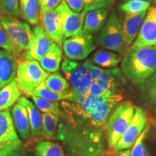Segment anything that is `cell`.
<instances>
[{"instance_id": "5", "label": "cell", "mask_w": 156, "mask_h": 156, "mask_svg": "<svg viewBox=\"0 0 156 156\" xmlns=\"http://www.w3.org/2000/svg\"><path fill=\"white\" fill-rule=\"evenodd\" d=\"M95 44L105 49L114 51L124 56L127 51L124 45L122 28L116 10H113L108 16L106 25L94 41Z\"/></svg>"}, {"instance_id": "8", "label": "cell", "mask_w": 156, "mask_h": 156, "mask_svg": "<svg viewBox=\"0 0 156 156\" xmlns=\"http://www.w3.org/2000/svg\"><path fill=\"white\" fill-rule=\"evenodd\" d=\"M96 48L93 35L84 32L80 36L65 38L62 44L66 58L73 61L86 59Z\"/></svg>"}, {"instance_id": "46", "label": "cell", "mask_w": 156, "mask_h": 156, "mask_svg": "<svg viewBox=\"0 0 156 156\" xmlns=\"http://www.w3.org/2000/svg\"><path fill=\"white\" fill-rule=\"evenodd\" d=\"M153 3L156 5V0H153Z\"/></svg>"}, {"instance_id": "21", "label": "cell", "mask_w": 156, "mask_h": 156, "mask_svg": "<svg viewBox=\"0 0 156 156\" xmlns=\"http://www.w3.org/2000/svg\"><path fill=\"white\" fill-rule=\"evenodd\" d=\"M22 96V92L17 86L16 80L12 81L0 90V112L10 109Z\"/></svg>"}, {"instance_id": "45", "label": "cell", "mask_w": 156, "mask_h": 156, "mask_svg": "<svg viewBox=\"0 0 156 156\" xmlns=\"http://www.w3.org/2000/svg\"><path fill=\"white\" fill-rule=\"evenodd\" d=\"M90 156H105L104 154H103V155H90Z\"/></svg>"}, {"instance_id": "12", "label": "cell", "mask_w": 156, "mask_h": 156, "mask_svg": "<svg viewBox=\"0 0 156 156\" xmlns=\"http://www.w3.org/2000/svg\"><path fill=\"white\" fill-rule=\"evenodd\" d=\"M156 44V7H150L146 12L135 40L129 47L136 49Z\"/></svg>"}, {"instance_id": "24", "label": "cell", "mask_w": 156, "mask_h": 156, "mask_svg": "<svg viewBox=\"0 0 156 156\" xmlns=\"http://www.w3.org/2000/svg\"><path fill=\"white\" fill-rule=\"evenodd\" d=\"M41 140H56L59 116L50 113H42Z\"/></svg>"}, {"instance_id": "48", "label": "cell", "mask_w": 156, "mask_h": 156, "mask_svg": "<svg viewBox=\"0 0 156 156\" xmlns=\"http://www.w3.org/2000/svg\"><path fill=\"white\" fill-rule=\"evenodd\" d=\"M155 46H156V44H155Z\"/></svg>"}, {"instance_id": "10", "label": "cell", "mask_w": 156, "mask_h": 156, "mask_svg": "<svg viewBox=\"0 0 156 156\" xmlns=\"http://www.w3.org/2000/svg\"><path fill=\"white\" fill-rule=\"evenodd\" d=\"M62 22L64 39L80 36L83 33V22L85 14L75 12L68 7L64 0L55 9Z\"/></svg>"}, {"instance_id": "9", "label": "cell", "mask_w": 156, "mask_h": 156, "mask_svg": "<svg viewBox=\"0 0 156 156\" xmlns=\"http://www.w3.org/2000/svg\"><path fill=\"white\" fill-rule=\"evenodd\" d=\"M147 122V115L143 108L140 106H136L133 118L124 134L115 145L114 153L122 150L129 149L145 129Z\"/></svg>"}, {"instance_id": "23", "label": "cell", "mask_w": 156, "mask_h": 156, "mask_svg": "<svg viewBox=\"0 0 156 156\" xmlns=\"http://www.w3.org/2000/svg\"><path fill=\"white\" fill-rule=\"evenodd\" d=\"M21 17L31 25H37L40 17L39 0H20Z\"/></svg>"}, {"instance_id": "43", "label": "cell", "mask_w": 156, "mask_h": 156, "mask_svg": "<svg viewBox=\"0 0 156 156\" xmlns=\"http://www.w3.org/2000/svg\"><path fill=\"white\" fill-rule=\"evenodd\" d=\"M3 87H4L3 84H2V82H1V80H0V90H1L2 88Z\"/></svg>"}, {"instance_id": "4", "label": "cell", "mask_w": 156, "mask_h": 156, "mask_svg": "<svg viewBox=\"0 0 156 156\" xmlns=\"http://www.w3.org/2000/svg\"><path fill=\"white\" fill-rule=\"evenodd\" d=\"M134 105L129 101L119 103L111 113L106 125V140L108 154L114 153L115 145L129 125L135 111Z\"/></svg>"}, {"instance_id": "6", "label": "cell", "mask_w": 156, "mask_h": 156, "mask_svg": "<svg viewBox=\"0 0 156 156\" xmlns=\"http://www.w3.org/2000/svg\"><path fill=\"white\" fill-rule=\"evenodd\" d=\"M48 73L35 60L17 61L16 80L20 90L27 95L46 79Z\"/></svg>"}, {"instance_id": "16", "label": "cell", "mask_w": 156, "mask_h": 156, "mask_svg": "<svg viewBox=\"0 0 156 156\" xmlns=\"http://www.w3.org/2000/svg\"><path fill=\"white\" fill-rule=\"evenodd\" d=\"M12 115L19 137L27 144L30 141L31 134L30 122L26 108L17 101L12 108Z\"/></svg>"}, {"instance_id": "11", "label": "cell", "mask_w": 156, "mask_h": 156, "mask_svg": "<svg viewBox=\"0 0 156 156\" xmlns=\"http://www.w3.org/2000/svg\"><path fill=\"white\" fill-rule=\"evenodd\" d=\"M33 38L29 47L20 56L19 60H35L38 62L46 55L54 42L40 24H37L33 28Z\"/></svg>"}, {"instance_id": "33", "label": "cell", "mask_w": 156, "mask_h": 156, "mask_svg": "<svg viewBox=\"0 0 156 156\" xmlns=\"http://www.w3.org/2000/svg\"><path fill=\"white\" fill-rule=\"evenodd\" d=\"M20 0H0V12L22 18L20 12Z\"/></svg>"}, {"instance_id": "30", "label": "cell", "mask_w": 156, "mask_h": 156, "mask_svg": "<svg viewBox=\"0 0 156 156\" xmlns=\"http://www.w3.org/2000/svg\"><path fill=\"white\" fill-rule=\"evenodd\" d=\"M30 98L37 108L42 113H50L57 115L58 116L61 114V108L58 102H52L36 96H31Z\"/></svg>"}, {"instance_id": "41", "label": "cell", "mask_w": 156, "mask_h": 156, "mask_svg": "<svg viewBox=\"0 0 156 156\" xmlns=\"http://www.w3.org/2000/svg\"><path fill=\"white\" fill-rule=\"evenodd\" d=\"M130 153H131V150L126 149L108 154L107 156H130Z\"/></svg>"}, {"instance_id": "1", "label": "cell", "mask_w": 156, "mask_h": 156, "mask_svg": "<svg viewBox=\"0 0 156 156\" xmlns=\"http://www.w3.org/2000/svg\"><path fill=\"white\" fill-rule=\"evenodd\" d=\"M122 100V95L116 94L102 103L91 95L81 103L62 101L56 140L63 145L67 156L105 154L107 121Z\"/></svg>"}, {"instance_id": "27", "label": "cell", "mask_w": 156, "mask_h": 156, "mask_svg": "<svg viewBox=\"0 0 156 156\" xmlns=\"http://www.w3.org/2000/svg\"><path fill=\"white\" fill-rule=\"evenodd\" d=\"M45 85L51 91L58 93H68L70 90L68 81L59 73H51L44 81Z\"/></svg>"}, {"instance_id": "2", "label": "cell", "mask_w": 156, "mask_h": 156, "mask_svg": "<svg viewBox=\"0 0 156 156\" xmlns=\"http://www.w3.org/2000/svg\"><path fill=\"white\" fill-rule=\"evenodd\" d=\"M121 68L129 80L140 87L156 73V46L128 48L122 57Z\"/></svg>"}, {"instance_id": "25", "label": "cell", "mask_w": 156, "mask_h": 156, "mask_svg": "<svg viewBox=\"0 0 156 156\" xmlns=\"http://www.w3.org/2000/svg\"><path fill=\"white\" fill-rule=\"evenodd\" d=\"M36 156H67L62 145L50 140H41L34 148Z\"/></svg>"}, {"instance_id": "26", "label": "cell", "mask_w": 156, "mask_h": 156, "mask_svg": "<svg viewBox=\"0 0 156 156\" xmlns=\"http://www.w3.org/2000/svg\"><path fill=\"white\" fill-rule=\"evenodd\" d=\"M26 96L31 97L36 96L41 98L52 102H58L60 101H69L72 98V94L69 92L68 93H58L51 91L45 85L44 82L40 84L38 87L29 93Z\"/></svg>"}, {"instance_id": "19", "label": "cell", "mask_w": 156, "mask_h": 156, "mask_svg": "<svg viewBox=\"0 0 156 156\" xmlns=\"http://www.w3.org/2000/svg\"><path fill=\"white\" fill-rule=\"evenodd\" d=\"M20 139L15 129L10 109L0 112V145Z\"/></svg>"}, {"instance_id": "32", "label": "cell", "mask_w": 156, "mask_h": 156, "mask_svg": "<svg viewBox=\"0 0 156 156\" xmlns=\"http://www.w3.org/2000/svg\"><path fill=\"white\" fill-rule=\"evenodd\" d=\"M151 7V3L140 1V0H130L122 4L119 7V10L132 13H141L147 12Z\"/></svg>"}, {"instance_id": "28", "label": "cell", "mask_w": 156, "mask_h": 156, "mask_svg": "<svg viewBox=\"0 0 156 156\" xmlns=\"http://www.w3.org/2000/svg\"><path fill=\"white\" fill-rule=\"evenodd\" d=\"M140 88V96L147 105H156V73L144 83Z\"/></svg>"}, {"instance_id": "36", "label": "cell", "mask_w": 156, "mask_h": 156, "mask_svg": "<svg viewBox=\"0 0 156 156\" xmlns=\"http://www.w3.org/2000/svg\"><path fill=\"white\" fill-rule=\"evenodd\" d=\"M0 48L12 54L16 58L17 61L18 60V53H17L12 41L9 38V35L7 34V31L4 28L3 25H2L1 21H0Z\"/></svg>"}, {"instance_id": "44", "label": "cell", "mask_w": 156, "mask_h": 156, "mask_svg": "<svg viewBox=\"0 0 156 156\" xmlns=\"http://www.w3.org/2000/svg\"><path fill=\"white\" fill-rule=\"evenodd\" d=\"M153 113L155 114H156V106L154 107V108H153Z\"/></svg>"}, {"instance_id": "34", "label": "cell", "mask_w": 156, "mask_h": 156, "mask_svg": "<svg viewBox=\"0 0 156 156\" xmlns=\"http://www.w3.org/2000/svg\"><path fill=\"white\" fill-rule=\"evenodd\" d=\"M84 8L83 12L86 15L87 12L98 9H110L114 7L115 0H83Z\"/></svg>"}, {"instance_id": "3", "label": "cell", "mask_w": 156, "mask_h": 156, "mask_svg": "<svg viewBox=\"0 0 156 156\" xmlns=\"http://www.w3.org/2000/svg\"><path fill=\"white\" fill-rule=\"evenodd\" d=\"M93 63L90 60L80 63L64 58L61 65L62 73L69 84L71 102L81 103L89 96L88 90L92 83L90 69Z\"/></svg>"}, {"instance_id": "15", "label": "cell", "mask_w": 156, "mask_h": 156, "mask_svg": "<svg viewBox=\"0 0 156 156\" xmlns=\"http://www.w3.org/2000/svg\"><path fill=\"white\" fill-rule=\"evenodd\" d=\"M25 106L28 112L29 122L30 126L31 136L30 141L27 144L30 145H36L37 142L41 140L42 131V117L40 111L37 108L33 101L27 98L26 96H21L18 100Z\"/></svg>"}, {"instance_id": "47", "label": "cell", "mask_w": 156, "mask_h": 156, "mask_svg": "<svg viewBox=\"0 0 156 156\" xmlns=\"http://www.w3.org/2000/svg\"><path fill=\"white\" fill-rule=\"evenodd\" d=\"M25 156H29V155H25Z\"/></svg>"}, {"instance_id": "29", "label": "cell", "mask_w": 156, "mask_h": 156, "mask_svg": "<svg viewBox=\"0 0 156 156\" xmlns=\"http://www.w3.org/2000/svg\"><path fill=\"white\" fill-rule=\"evenodd\" d=\"M98 80H102L109 83L114 90L115 94L119 86L125 83V80L121 73L119 68H113L111 69H103Z\"/></svg>"}, {"instance_id": "37", "label": "cell", "mask_w": 156, "mask_h": 156, "mask_svg": "<svg viewBox=\"0 0 156 156\" xmlns=\"http://www.w3.org/2000/svg\"><path fill=\"white\" fill-rule=\"evenodd\" d=\"M62 0H39L40 11L55 9Z\"/></svg>"}, {"instance_id": "40", "label": "cell", "mask_w": 156, "mask_h": 156, "mask_svg": "<svg viewBox=\"0 0 156 156\" xmlns=\"http://www.w3.org/2000/svg\"><path fill=\"white\" fill-rule=\"evenodd\" d=\"M103 69L98 66L95 65V64H93L92 67L90 69V77L91 79H92V81L96 82L98 78L100 77L103 72Z\"/></svg>"}, {"instance_id": "14", "label": "cell", "mask_w": 156, "mask_h": 156, "mask_svg": "<svg viewBox=\"0 0 156 156\" xmlns=\"http://www.w3.org/2000/svg\"><path fill=\"white\" fill-rule=\"evenodd\" d=\"M39 20L46 34L54 42L62 46L64 40L62 22L55 9L40 11Z\"/></svg>"}, {"instance_id": "7", "label": "cell", "mask_w": 156, "mask_h": 156, "mask_svg": "<svg viewBox=\"0 0 156 156\" xmlns=\"http://www.w3.org/2000/svg\"><path fill=\"white\" fill-rule=\"evenodd\" d=\"M0 21L14 44L20 58L30 46L34 35L33 30L28 22L2 12H0Z\"/></svg>"}, {"instance_id": "38", "label": "cell", "mask_w": 156, "mask_h": 156, "mask_svg": "<svg viewBox=\"0 0 156 156\" xmlns=\"http://www.w3.org/2000/svg\"><path fill=\"white\" fill-rule=\"evenodd\" d=\"M64 1L73 11L77 13L83 12L84 8L83 0H64Z\"/></svg>"}, {"instance_id": "22", "label": "cell", "mask_w": 156, "mask_h": 156, "mask_svg": "<svg viewBox=\"0 0 156 156\" xmlns=\"http://www.w3.org/2000/svg\"><path fill=\"white\" fill-rule=\"evenodd\" d=\"M89 60L93 64L101 68L110 69L116 67L122 62V55L114 51L100 49L96 51Z\"/></svg>"}, {"instance_id": "39", "label": "cell", "mask_w": 156, "mask_h": 156, "mask_svg": "<svg viewBox=\"0 0 156 156\" xmlns=\"http://www.w3.org/2000/svg\"><path fill=\"white\" fill-rule=\"evenodd\" d=\"M104 94L105 93L101 90V87L98 85L97 82L92 81V83H91L90 87L88 90V95L93 97H98Z\"/></svg>"}, {"instance_id": "31", "label": "cell", "mask_w": 156, "mask_h": 156, "mask_svg": "<svg viewBox=\"0 0 156 156\" xmlns=\"http://www.w3.org/2000/svg\"><path fill=\"white\" fill-rule=\"evenodd\" d=\"M24 144L21 140L0 145V156H23Z\"/></svg>"}, {"instance_id": "42", "label": "cell", "mask_w": 156, "mask_h": 156, "mask_svg": "<svg viewBox=\"0 0 156 156\" xmlns=\"http://www.w3.org/2000/svg\"><path fill=\"white\" fill-rule=\"evenodd\" d=\"M128 1H130V0H117V2H118L119 3H120V5H122V4L126 2H128ZM140 1L145 2H148V3H151L152 2H153V0H140Z\"/></svg>"}, {"instance_id": "35", "label": "cell", "mask_w": 156, "mask_h": 156, "mask_svg": "<svg viewBox=\"0 0 156 156\" xmlns=\"http://www.w3.org/2000/svg\"><path fill=\"white\" fill-rule=\"evenodd\" d=\"M148 131H149V126H146L134 143L133 147L131 150L130 156H149L145 144V139Z\"/></svg>"}, {"instance_id": "13", "label": "cell", "mask_w": 156, "mask_h": 156, "mask_svg": "<svg viewBox=\"0 0 156 156\" xmlns=\"http://www.w3.org/2000/svg\"><path fill=\"white\" fill-rule=\"evenodd\" d=\"M146 12H143L141 13H132L121 10L118 11V18L126 49H128L135 40L142 21L145 17Z\"/></svg>"}, {"instance_id": "18", "label": "cell", "mask_w": 156, "mask_h": 156, "mask_svg": "<svg viewBox=\"0 0 156 156\" xmlns=\"http://www.w3.org/2000/svg\"><path fill=\"white\" fill-rule=\"evenodd\" d=\"M17 62L12 54L0 49V80L4 87L16 78Z\"/></svg>"}, {"instance_id": "20", "label": "cell", "mask_w": 156, "mask_h": 156, "mask_svg": "<svg viewBox=\"0 0 156 156\" xmlns=\"http://www.w3.org/2000/svg\"><path fill=\"white\" fill-rule=\"evenodd\" d=\"M62 59V46L54 42L46 55L39 60L38 62L45 72L47 73H54L59 69Z\"/></svg>"}, {"instance_id": "17", "label": "cell", "mask_w": 156, "mask_h": 156, "mask_svg": "<svg viewBox=\"0 0 156 156\" xmlns=\"http://www.w3.org/2000/svg\"><path fill=\"white\" fill-rule=\"evenodd\" d=\"M108 18V9H98L87 12L83 22V32L87 34H99Z\"/></svg>"}]
</instances>
